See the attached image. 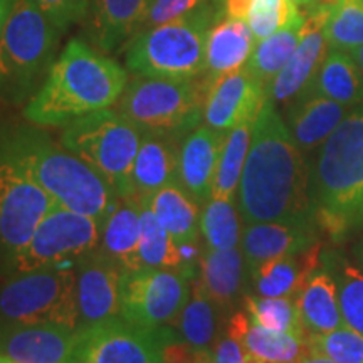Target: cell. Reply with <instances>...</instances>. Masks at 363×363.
<instances>
[{"mask_svg":"<svg viewBox=\"0 0 363 363\" xmlns=\"http://www.w3.org/2000/svg\"><path fill=\"white\" fill-rule=\"evenodd\" d=\"M238 201L246 224L315 219L310 165L269 99L254 121Z\"/></svg>","mask_w":363,"mask_h":363,"instance_id":"6da1fadb","label":"cell"},{"mask_svg":"<svg viewBox=\"0 0 363 363\" xmlns=\"http://www.w3.org/2000/svg\"><path fill=\"white\" fill-rule=\"evenodd\" d=\"M126 84L123 67L81 39H72L27 103L24 116L35 126H66L76 118L108 110Z\"/></svg>","mask_w":363,"mask_h":363,"instance_id":"7a4b0ae2","label":"cell"},{"mask_svg":"<svg viewBox=\"0 0 363 363\" xmlns=\"http://www.w3.org/2000/svg\"><path fill=\"white\" fill-rule=\"evenodd\" d=\"M0 152L51 195L59 207L93 217L99 224L120 199L93 167L40 130L6 131L0 135Z\"/></svg>","mask_w":363,"mask_h":363,"instance_id":"3957f363","label":"cell"},{"mask_svg":"<svg viewBox=\"0 0 363 363\" xmlns=\"http://www.w3.org/2000/svg\"><path fill=\"white\" fill-rule=\"evenodd\" d=\"M315 219L331 242L363 229V104L355 106L310 165Z\"/></svg>","mask_w":363,"mask_h":363,"instance_id":"277c9868","label":"cell"},{"mask_svg":"<svg viewBox=\"0 0 363 363\" xmlns=\"http://www.w3.org/2000/svg\"><path fill=\"white\" fill-rule=\"evenodd\" d=\"M212 9L201 4L184 16L136 33L126 49V67L145 78L195 79L206 71Z\"/></svg>","mask_w":363,"mask_h":363,"instance_id":"5b68a950","label":"cell"},{"mask_svg":"<svg viewBox=\"0 0 363 363\" xmlns=\"http://www.w3.org/2000/svg\"><path fill=\"white\" fill-rule=\"evenodd\" d=\"M61 29L33 0H12L0 35V94L22 103L51 67Z\"/></svg>","mask_w":363,"mask_h":363,"instance_id":"8992f818","label":"cell"},{"mask_svg":"<svg viewBox=\"0 0 363 363\" xmlns=\"http://www.w3.org/2000/svg\"><path fill=\"white\" fill-rule=\"evenodd\" d=\"M33 323L57 325L78 331L74 262L2 276L0 330Z\"/></svg>","mask_w":363,"mask_h":363,"instance_id":"52a82bcc","label":"cell"},{"mask_svg":"<svg viewBox=\"0 0 363 363\" xmlns=\"http://www.w3.org/2000/svg\"><path fill=\"white\" fill-rule=\"evenodd\" d=\"M143 131L121 113L99 110L66 125L61 143L93 167L120 199H128Z\"/></svg>","mask_w":363,"mask_h":363,"instance_id":"ba28073f","label":"cell"},{"mask_svg":"<svg viewBox=\"0 0 363 363\" xmlns=\"http://www.w3.org/2000/svg\"><path fill=\"white\" fill-rule=\"evenodd\" d=\"M207 81L165 79L140 76L126 84L120 113L143 133L180 138L203 120Z\"/></svg>","mask_w":363,"mask_h":363,"instance_id":"9c48e42d","label":"cell"},{"mask_svg":"<svg viewBox=\"0 0 363 363\" xmlns=\"http://www.w3.org/2000/svg\"><path fill=\"white\" fill-rule=\"evenodd\" d=\"M56 207L51 195L0 152V276L11 274L16 257Z\"/></svg>","mask_w":363,"mask_h":363,"instance_id":"30bf717a","label":"cell"},{"mask_svg":"<svg viewBox=\"0 0 363 363\" xmlns=\"http://www.w3.org/2000/svg\"><path fill=\"white\" fill-rule=\"evenodd\" d=\"M190 278L177 269L142 267L123 271L120 316L131 325L157 330L179 320L190 296Z\"/></svg>","mask_w":363,"mask_h":363,"instance_id":"8fae6325","label":"cell"},{"mask_svg":"<svg viewBox=\"0 0 363 363\" xmlns=\"http://www.w3.org/2000/svg\"><path fill=\"white\" fill-rule=\"evenodd\" d=\"M99 225L101 224L93 217L56 207L44 217L29 244L16 257L12 272L72 264L81 256L96 249L101 238Z\"/></svg>","mask_w":363,"mask_h":363,"instance_id":"7c38bea8","label":"cell"},{"mask_svg":"<svg viewBox=\"0 0 363 363\" xmlns=\"http://www.w3.org/2000/svg\"><path fill=\"white\" fill-rule=\"evenodd\" d=\"M69 363H160V328H142L118 316L79 328Z\"/></svg>","mask_w":363,"mask_h":363,"instance_id":"4fadbf2b","label":"cell"},{"mask_svg":"<svg viewBox=\"0 0 363 363\" xmlns=\"http://www.w3.org/2000/svg\"><path fill=\"white\" fill-rule=\"evenodd\" d=\"M74 271L79 328L103 323L120 315L123 267L101 249H94L74 262Z\"/></svg>","mask_w":363,"mask_h":363,"instance_id":"5bb4252c","label":"cell"},{"mask_svg":"<svg viewBox=\"0 0 363 363\" xmlns=\"http://www.w3.org/2000/svg\"><path fill=\"white\" fill-rule=\"evenodd\" d=\"M264 101L266 86L244 66L207 81L203 121L208 128L227 133L244 121L256 120Z\"/></svg>","mask_w":363,"mask_h":363,"instance_id":"9a60e30c","label":"cell"},{"mask_svg":"<svg viewBox=\"0 0 363 363\" xmlns=\"http://www.w3.org/2000/svg\"><path fill=\"white\" fill-rule=\"evenodd\" d=\"M330 9L331 6H323L305 13L301 39L296 51L283 71L266 88V99L274 104L289 103L310 86L330 49L325 34Z\"/></svg>","mask_w":363,"mask_h":363,"instance_id":"2e32d148","label":"cell"},{"mask_svg":"<svg viewBox=\"0 0 363 363\" xmlns=\"http://www.w3.org/2000/svg\"><path fill=\"white\" fill-rule=\"evenodd\" d=\"M321 235L316 219L247 224L240 240L247 272L264 261L305 251L321 242Z\"/></svg>","mask_w":363,"mask_h":363,"instance_id":"e0dca14e","label":"cell"},{"mask_svg":"<svg viewBox=\"0 0 363 363\" xmlns=\"http://www.w3.org/2000/svg\"><path fill=\"white\" fill-rule=\"evenodd\" d=\"M76 331L49 323L13 325L0 330V353L13 363H69Z\"/></svg>","mask_w":363,"mask_h":363,"instance_id":"ac0fdd59","label":"cell"},{"mask_svg":"<svg viewBox=\"0 0 363 363\" xmlns=\"http://www.w3.org/2000/svg\"><path fill=\"white\" fill-rule=\"evenodd\" d=\"M179 138L160 133H143L130 179L128 201L147 207L158 190L179 177Z\"/></svg>","mask_w":363,"mask_h":363,"instance_id":"d6986e66","label":"cell"},{"mask_svg":"<svg viewBox=\"0 0 363 363\" xmlns=\"http://www.w3.org/2000/svg\"><path fill=\"white\" fill-rule=\"evenodd\" d=\"M227 133L199 126L185 136L179 152V177L177 182L199 203L212 199L214 180L219 165L222 145Z\"/></svg>","mask_w":363,"mask_h":363,"instance_id":"ffe728a7","label":"cell"},{"mask_svg":"<svg viewBox=\"0 0 363 363\" xmlns=\"http://www.w3.org/2000/svg\"><path fill=\"white\" fill-rule=\"evenodd\" d=\"M225 330L240 340L254 363H298L310 355L308 337L272 331L252 323L246 311H235L225 323Z\"/></svg>","mask_w":363,"mask_h":363,"instance_id":"44dd1931","label":"cell"},{"mask_svg":"<svg viewBox=\"0 0 363 363\" xmlns=\"http://www.w3.org/2000/svg\"><path fill=\"white\" fill-rule=\"evenodd\" d=\"M321 252L323 244L318 242L298 254L261 262L249 271L254 291L257 296L296 299L313 271L321 266Z\"/></svg>","mask_w":363,"mask_h":363,"instance_id":"7402d4cb","label":"cell"},{"mask_svg":"<svg viewBox=\"0 0 363 363\" xmlns=\"http://www.w3.org/2000/svg\"><path fill=\"white\" fill-rule=\"evenodd\" d=\"M153 0H91L89 34L101 51L111 52L142 29Z\"/></svg>","mask_w":363,"mask_h":363,"instance_id":"603a6c76","label":"cell"},{"mask_svg":"<svg viewBox=\"0 0 363 363\" xmlns=\"http://www.w3.org/2000/svg\"><path fill=\"white\" fill-rule=\"evenodd\" d=\"M350 108L328 98L301 93L288 111V130L303 153L321 147L333 130L342 123Z\"/></svg>","mask_w":363,"mask_h":363,"instance_id":"cb8c5ba5","label":"cell"},{"mask_svg":"<svg viewBox=\"0 0 363 363\" xmlns=\"http://www.w3.org/2000/svg\"><path fill=\"white\" fill-rule=\"evenodd\" d=\"M247 264L242 249H211L202 254L197 279L219 311L233 310L246 284Z\"/></svg>","mask_w":363,"mask_h":363,"instance_id":"d4e9b609","label":"cell"},{"mask_svg":"<svg viewBox=\"0 0 363 363\" xmlns=\"http://www.w3.org/2000/svg\"><path fill=\"white\" fill-rule=\"evenodd\" d=\"M254 45L256 39L244 19L225 17L224 21L217 22L207 34L203 78L212 81L244 67L251 57Z\"/></svg>","mask_w":363,"mask_h":363,"instance_id":"484cf974","label":"cell"},{"mask_svg":"<svg viewBox=\"0 0 363 363\" xmlns=\"http://www.w3.org/2000/svg\"><path fill=\"white\" fill-rule=\"evenodd\" d=\"M296 303L308 333H330L347 326L340 310L337 281L323 264L313 271Z\"/></svg>","mask_w":363,"mask_h":363,"instance_id":"4316f807","label":"cell"},{"mask_svg":"<svg viewBox=\"0 0 363 363\" xmlns=\"http://www.w3.org/2000/svg\"><path fill=\"white\" fill-rule=\"evenodd\" d=\"M303 93L328 98L347 108L363 104V74L350 52L328 49L320 69Z\"/></svg>","mask_w":363,"mask_h":363,"instance_id":"83f0119b","label":"cell"},{"mask_svg":"<svg viewBox=\"0 0 363 363\" xmlns=\"http://www.w3.org/2000/svg\"><path fill=\"white\" fill-rule=\"evenodd\" d=\"M147 207L172 235L177 246L195 242L201 235V203L179 182L152 195Z\"/></svg>","mask_w":363,"mask_h":363,"instance_id":"f1b7e54d","label":"cell"},{"mask_svg":"<svg viewBox=\"0 0 363 363\" xmlns=\"http://www.w3.org/2000/svg\"><path fill=\"white\" fill-rule=\"evenodd\" d=\"M140 212L142 207L128 199H118L116 206L101 224V251L123 267L140 269Z\"/></svg>","mask_w":363,"mask_h":363,"instance_id":"f546056e","label":"cell"},{"mask_svg":"<svg viewBox=\"0 0 363 363\" xmlns=\"http://www.w3.org/2000/svg\"><path fill=\"white\" fill-rule=\"evenodd\" d=\"M303 22H305V13L298 16L296 19H293L269 38L257 40V44L254 45V51L246 67L266 88L283 71V67L288 65V61L296 51L299 39H301Z\"/></svg>","mask_w":363,"mask_h":363,"instance_id":"4dcf8cb0","label":"cell"},{"mask_svg":"<svg viewBox=\"0 0 363 363\" xmlns=\"http://www.w3.org/2000/svg\"><path fill=\"white\" fill-rule=\"evenodd\" d=\"M321 264L333 274L345 325L363 335V271L345 254L323 249Z\"/></svg>","mask_w":363,"mask_h":363,"instance_id":"1f68e13d","label":"cell"},{"mask_svg":"<svg viewBox=\"0 0 363 363\" xmlns=\"http://www.w3.org/2000/svg\"><path fill=\"white\" fill-rule=\"evenodd\" d=\"M254 121L256 120L244 121V123L227 131L224 145H222L220 150L219 165H217L212 197L235 201V192L239 189L249 147H251Z\"/></svg>","mask_w":363,"mask_h":363,"instance_id":"d6a6232c","label":"cell"},{"mask_svg":"<svg viewBox=\"0 0 363 363\" xmlns=\"http://www.w3.org/2000/svg\"><path fill=\"white\" fill-rule=\"evenodd\" d=\"M217 308L212 299L207 296L203 288L195 278L190 288L187 305L184 306L179 316L180 337L185 342L194 345L195 348L212 350L217 337H219V325H217Z\"/></svg>","mask_w":363,"mask_h":363,"instance_id":"836d02e7","label":"cell"},{"mask_svg":"<svg viewBox=\"0 0 363 363\" xmlns=\"http://www.w3.org/2000/svg\"><path fill=\"white\" fill-rule=\"evenodd\" d=\"M140 269H177L180 267L179 246L160 224L152 208L143 207L140 212Z\"/></svg>","mask_w":363,"mask_h":363,"instance_id":"e575fe53","label":"cell"},{"mask_svg":"<svg viewBox=\"0 0 363 363\" xmlns=\"http://www.w3.org/2000/svg\"><path fill=\"white\" fill-rule=\"evenodd\" d=\"M240 212L230 199L212 197L201 216V234L211 249H234L242 240Z\"/></svg>","mask_w":363,"mask_h":363,"instance_id":"d590c367","label":"cell"},{"mask_svg":"<svg viewBox=\"0 0 363 363\" xmlns=\"http://www.w3.org/2000/svg\"><path fill=\"white\" fill-rule=\"evenodd\" d=\"M246 313L252 323L272 331L308 337V330L303 325L298 303L294 298H266L247 294L244 298Z\"/></svg>","mask_w":363,"mask_h":363,"instance_id":"8d00e7d4","label":"cell"},{"mask_svg":"<svg viewBox=\"0 0 363 363\" xmlns=\"http://www.w3.org/2000/svg\"><path fill=\"white\" fill-rule=\"evenodd\" d=\"M330 49L352 52L363 45V0H335L325 26Z\"/></svg>","mask_w":363,"mask_h":363,"instance_id":"74e56055","label":"cell"},{"mask_svg":"<svg viewBox=\"0 0 363 363\" xmlns=\"http://www.w3.org/2000/svg\"><path fill=\"white\" fill-rule=\"evenodd\" d=\"M308 347L313 355H321L337 363H363V335L342 326L330 333H310Z\"/></svg>","mask_w":363,"mask_h":363,"instance_id":"f35d334b","label":"cell"},{"mask_svg":"<svg viewBox=\"0 0 363 363\" xmlns=\"http://www.w3.org/2000/svg\"><path fill=\"white\" fill-rule=\"evenodd\" d=\"M301 13L291 0H254L246 22L251 27L254 39L262 40L278 33Z\"/></svg>","mask_w":363,"mask_h":363,"instance_id":"ab89813d","label":"cell"},{"mask_svg":"<svg viewBox=\"0 0 363 363\" xmlns=\"http://www.w3.org/2000/svg\"><path fill=\"white\" fill-rule=\"evenodd\" d=\"M211 357L212 350L195 348L182 337H177L170 326L160 328V363H197Z\"/></svg>","mask_w":363,"mask_h":363,"instance_id":"60d3db41","label":"cell"},{"mask_svg":"<svg viewBox=\"0 0 363 363\" xmlns=\"http://www.w3.org/2000/svg\"><path fill=\"white\" fill-rule=\"evenodd\" d=\"M203 2L206 0H153L142 29H148V27H155L163 24V22L174 21L177 17L194 11L195 7H199Z\"/></svg>","mask_w":363,"mask_h":363,"instance_id":"b9f144b4","label":"cell"},{"mask_svg":"<svg viewBox=\"0 0 363 363\" xmlns=\"http://www.w3.org/2000/svg\"><path fill=\"white\" fill-rule=\"evenodd\" d=\"M33 2L61 29V33H65L74 22L84 21L76 0H33Z\"/></svg>","mask_w":363,"mask_h":363,"instance_id":"7bdbcfd3","label":"cell"},{"mask_svg":"<svg viewBox=\"0 0 363 363\" xmlns=\"http://www.w3.org/2000/svg\"><path fill=\"white\" fill-rule=\"evenodd\" d=\"M211 363H254L247 355L246 348L233 335L224 328L217 337L214 347H212Z\"/></svg>","mask_w":363,"mask_h":363,"instance_id":"ee69618b","label":"cell"},{"mask_svg":"<svg viewBox=\"0 0 363 363\" xmlns=\"http://www.w3.org/2000/svg\"><path fill=\"white\" fill-rule=\"evenodd\" d=\"M254 0H224V12L230 19L246 21Z\"/></svg>","mask_w":363,"mask_h":363,"instance_id":"f6af8a7d","label":"cell"},{"mask_svg":"<svg viewBox=\"0 0 363 363\" xmlns=\"http://www.w3.org/2000/svg\"><path fill=\"white\" fill-rule=\"evenodd\" d=\"M352 261L363 271V238L352 246Z\"/></svg>","mask_w":363,"mask_h":363,"instance_id":"bcb514c9","label":"cell"},{"mask_svg":"<svg viewBox=\"0 0 363 363\" xmlns=\"http://www.w3.org/2000/svg\"><path fill=\"white\" fill-rule=\"evenodd\" d=\"M291 2L294 4V6H298L299 11H301V9H305L306 13L320 7V6H318V0H291ZM321 7H323V6H321Z\"/></svg>","mask_w":363,"mask_h":363,"instance_id":"7dc6e473","label":"cell"},{"mask_svg":"<svg viewBox=\"0 0 363 363\" xmlns=\"http://www.w3.org/2000/svg\"><path fill=\"white\" fill-rule=\"evenodd\" d=\"M11 2L12 0H0V35H2L4 22H6V19H7L9 9H11Z\"/></svg>","mask_w":363,"mask_h":363,"instance_id":"c3c4849f","label":"cell"},{"mask_svg":"<svg viewBox=\"0 0 363 363\" xmlns=\"http://www.w3.org/2000/svg\"><path fill=\"white\" fill-rule=\"evenodd\" d=\"M298 363H337V362L330 360V358H326V357H321V355H313V353H310V355L303 358V360H299Z\"/></svg>","mask_w":363,"mask_h":363,"instance_id":"681fc988","label":"cell"},{"mask_svg":"<svg viewBox=\"0 0 363 363\" xmlns=\"http://www.w3.org/2000/svg\"><path fill=\"white\" fill-rule=\"evenodd\" d=\"M350 54H352V57L355 59L357 66L360 67V71H362V74H363V45H360V48H357V49H353Z\"/></svg>","mask_w":363,"mask_h":363,"instance_id":"f907efd6","label":"cell"},{"mask_svg":"<svg viewBox=\"0 0 363 363\" xmlns=\"http://www.w3.org/2000/svg\"><path fill=\"white\" fill-rule=\"evenodd\" d=\"M76 4H78L81 13H83V17L86 19V17H88V13H89L91 0H76Z\"/></svg>","mask_w":363,"mask_h":363,"instance_id":"816d5d0a","label":"cell"},{"mask_svg":"<svg viewBox=\"0 0 363 363\" xmlns=\"http://www.w3.org/2000/svg\"><path fill=\"white\" fill-rule=\"evenodd\" d=\"M335 0H318V6H333Z\"/></svg>","mask_w":363,"mask_h":363,"instance_id":"f5cc1de1","label":"cell"},{"mask_svg":"<svg viewBox=\"0 0 363 363\" xmlns=\"http://www.w3.org/2000/svg\"><path fill=\"white\" fill-rule=\"evenodd\" d=\"M0 363H13L11 358L9 357H6V355H2V353H0Z\"/></svg>","mask_w":363,"mask_h":363,"instance_id":"db71d44e","label":"cell"},{"mask_svg":"<svg viewBox=\"0 0 363 363\" xmlns=\"http://www.w3.org/2000/svg\"><path fill=\"white\" fill-rule=\"evenodd\" d=\"M211 360H212V357L211 358H206V360H202V362H197V363H211Z\"/></svg>","mask_w":363,"mask_h":363,"instance_id":"11a10c76","label":"cell"}]
</instances>
